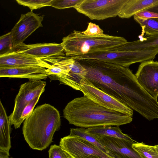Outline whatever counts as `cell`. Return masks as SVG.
<instances>
[{
    "label": "cell",
    "mask_w": 158,
    "mask_h": 158,
    "mask_svg": "<svg viewBox=\"0 0 158 158\" xmlns=\"http://www.w3.org/2000/svg\"><path fill=\"white\" fill-rule=\"evenodd\" d=\"M77 60L87 71L86 78L104 93L140 114L151 106L153 98L128 67L94 59Z\"/></svg>",
    "instance_id": "cell-1"
},
{
    "label": "cell",
    "mask_w": 158,
    "mask_h": 158,
    "mask_svg": "<svg viewBox=\"0 0 158 158\" xmlns=\"http://www.w3.org/2000/svg\"><path fill=\"white\" fill-rule=\"evenodd\" d=\"M63 116L70 124L81 128L120 126L131 122V117L107 109L86 96L74 98L63 110Z\"/></svg>",
    "instance_id": "cell-2"
},
{
    "label": "cell",
    "mask_w": 158,
    "mask_h": 158,
    "mask_svg": "<svg viewBox=\"0 0 158 158\" xmlns=\"http://www.w3.org/2000/svg\"><path fill=\"white\" fill-rule=\"evenodd\" d=\"M61 125L59 111L45 103L36 107L24 120L23 134L31 148L42 151L52 143L54 133L60 130Z\"/></svg>",
    "instance_id": "cell-3"
},
{
    "label": "cell",
    "mask_w": 158,
    "mask_h": 158,
    "mask_svg": "<svg viewBox=\"0 0 158 158\" xmlns=\"http://www.w3.org/2000/svg\"><path fill=\"white\" fill-rule=\"evenodd\" d=\"M127 42L124 37L105 34L87 36L73 31L62 39L61 43L67 56H81L110 50Z\"/></svg>",
    "instance_id": "cell-4"
},
{
    "label": "cell",
    "mask_w": 158,
    "mask_h": 158,
    "mask_svg": "<svg viewBox=\"0 0 158 158\" xmlns=\"http://www.w3.org/2000/svg\"><path fill=\"white\" fill-rule=\"evenodd\" d=\"M158 54V49L141 50H129L125 44L109 50L74 56V59H94L128 67L136 63L153 60Z\"/></svg>",
    "instance_id": "cell-5"
},
{
    "label": "cell",
    "mask_w": 158,
    "mask_h": 158,
    "mask_svg": "<svg viewBox=\"0 0 158 158\" xmlns=\"http://www.w3.org/2000/svg\"><path fill=\"white\" fill-rule=\"evenodd\" d=\"M127 0H83L74 8L91 20L115 17Z\"/></svg>",
    "instance_id": "cell-6"
},
{
    "label": "cell",
    "mask_w": 158,
    "mask_h": 158,
    "mask_svg": "<svg viewBox=\"0 0 158 158\" xmlns=\"http://www.w3.org/2000/svg\"><path fill=\"white\" fill-rule=\"evenodd\" d=\"M46 82L41 80H30L20 86L15 99L13 110L9 116L11 125L16 129L21 126L20 120L23 110L27 105L44 92Z\"/></svg>",
    "instance_id": "cell-7"
},
{
    "label": "cell",
    "mask_w": 158,
    "mask_h": 158,
    "mask_svg": "<svg viewBox=\"0 0 158 158\" xmlns=\"http://www.w3.org/2000/svg\"><path fill=\"white\" fill-rule=\"evenodd\" d=\"M59 145L71 158H115L78 136L69 135L64 137Z\"/></svg>",
    "instance_id": "cell-8"
},
{
    "label": "cell",
    "mask_w": 158,
    "mask_h": 158,
    "mask_svg": "<svg viewBox=\"0 0 158 158\" xmlns=\"http://www.w3.org/2000/svg\"><path fill=\"white\" fill-rule=\"evenodd\" d=\"M80 89L84 96L99 105L132 116V110L97 88L86 78L81 81Z\"/></svg>",
    "instance_id": "cell-9"
},
{
    "label": "cell",
    "mask_w": 158,
    "mask_h": 158,
    "mask_svg": "<svg viewBox=\"0 0 158 158\" xmlns=\"http://www.w3.org/2000/svg\"><path fill=\"white\" fill-rule=\"evenodd\" d=\"M44 17V15L39 16L33 11L21 15L19 19L10 31L15 49L35 30L43 26Z\"/></svg>",
    "instance_id": "cell-10"
},
{
    "label": "cell",
    "mask_w": 158,
    "mask_h": 158,
    "mask_svg": "<svg viewBox=\"0 0 158 158\" xmlns=\"http://www.w3.org/2000/svg\"><path fill=\"white\" fill-rule=\"evenodd\" d=\"M137 81L150 96L158 97V62L151 60L142 62L135 75Z\"/></svg>",
    "instance_id": "cell-11"
},
{
    "label": "cell",
    "mask_w": 158,
    "mask_h": 158,
    "mask_svg": "<svg viewBox=\"0 0 158 158\" xmlns=\"http://www.w3.org/2000/svg\"><path fill=\"white\" fill-rule=\"evenodd\" d=\"M95 136L100 143L115 158H142L133 147L134 141L107 136Z\"/></svg>",
    "instance_id": "cell-12"
},
{
    "label": "cell",
    "mask_w": 158,
    "mask_h": 158,
    "mask_svg": "<svg viewBox=\"0 0 158 158\" xmlns=\"http://www.w3.org/2000/svg\"><path fill=\"white\" fill-rule=\"evenodd\" d=\"M15 51L34 57L42 59L55 56H64L61 43H38L27 44L23 43L18 46Z\"/></svg>",
    "instance_id": "cell-13"
},
{
    "label": "cell",
    "mask_w": 158,
    "mask_h": 158,
    "mask_svg": "<svg viewBox=\"0 0 158 158\" xmlns=\"http://www.w3.org/2000/svg\"><path fill=\"white\" fill-rule=\"evenodd\" d=\"M46 69L36 66L0 67V77L44 80L48 77Z\"/></svg>",
    "instance_id": "cell-14"
},
{
    "label": "cell",
    "mask_w": 158,
    "mask_h": 158,
    "mask_svg": "<svg viewBox=\"0 0 158 158\" xmlns=\"http://www.w3.org/2000/svg\"><path fill=\"white\" fill-rule=\"evenodd\" d=\"M50 66L41 59L16 51L0 56V67L36 66L48 69Z\"/></svg>",
    "instance_id": "cell-15"
},
{
    "label": "cell",
    "mask_w": 158,
    "mask_h": 158,
    "mask_svg": "<svg viewBox=\"0 0 158 158\" xmlns=\"http://www.w3.org/2000/svg\"><path fill=\"white\" fill-rule=\"evenodd\" d=\"M11 125L5 109L0 102V158L8 157L11 147Z\"/></svg>",
    "instance_id": "cell-16"
},
{
    "label": "cell",
    "mask_w": 158,
    "mask_h": 158,
    "mask_svg": "<svg viewBox=\"0 0 158 158\" xmlns=\"http://www.w3.org/2000/svg\"><path fill=\"white\" fill-rule=\"evenodd\" d=\"M158 4V0H127L118 16L122 19H129Z\"/></svg>",
    "instance_id": "cell-17"
},
{
    "label": "cell",
    "mask_w": 158,
    "mask_h": 158,
    "mask_svg": "<svg viewBox=\"0 0 158 158\" xmlns=\"http://www.w3.org/2000/svg\"><path fill=\"white\" fill-rule=\"evenodd\" d=\"M70 70L64 84L77 90H80V84L81 80L86 78L88 72L78 61L74 59L70 65Z\"/></svg>",
    "instance_id": "cell-18"
},
{
    "label": "cell",
    "mask_w": 158,
    "mask_h": 158,
    "mask_svg": "<svg viewBox=\"0 0 158 158\" xmlns=\"http://www.w3.org/2000/svg\"><path fill=\"white\" fill-rule=\"evenodd\" d=\"M86 131L88 133L96 136H107L134 141L129 135L122 132L119 126L94 127L87 128Z\"/></svg>",
    "instance_id": "cell-19"
},
{
    "label": "cell",
    "mask_w": 158,
    "mask_h": 158,
    "mask_svg": "<svg viewBox=\"0 0 158 158\" xmlns=\"http://www.w3.org/2000/svg\"><path fill=\"white\" fill-rule=\"evenodd\" d=\"M139 40L127 42L125 45L130 51L158 49V35L147 37L138 36Z\"/></svg>",
    "instance_id": "cell-20"
},
{
    "label": "cell",
    "mask_w": 158,
    "mask_h": 158,
    "mask_svg": "<svg viewBox=\"0 0 158 158\" xmlns=\"http://www.w3.org/2000/svg\"><path fill=\"white\" fill-rule=\"evenodd\" d=\"M135 20L142 27V33L139 36L147 37L158 35V19H144L134 16Z\"/></svg>",
    "instance_id": "cell-21"
},
{
    "label": "cell",
    "mask_w": 158,
    "mask_h": 158,
    "mask_svg": "<svg viewBox=\"0 0 158 158\" xmlns=\"http://www.w3.org/2000/svg\"><path fill=\"white\" fill-rule=\"evenodd\" d=\"M69 135L80 137L94 144L106 153L113 157L100 143L95 136L87 132L85 128L80 127L71 128Z\"/></svg>",
    "instance_id": "cell-22"
},
{
    "label": "cell",
    "mask_w": 158,
    "mask_h": 158,
    "mask_svg": "<svg viewBox=\"0 0 158 158\" xmlns=\"http://www.w3.org/2000/svg\"><path fill=\"white\" fill-rule=\"evenodd\" d=\"M132 147L142 158H158V152L154 146L147 145L143 142H136L133 144Z\"/></svg>",
    "instance_id": "cell-23"
},
{
    "label": "cell",
    "mask_w": 158,
    "mask_h": 158,
    "mask_svg": "<svg viewBox=\"0 0 158 158\" xmlns=\"http://www.w3.org/2000/svg\"><path fill=\"white\" fill-rule=\"evenodd\" d=\"M15 51L10 31L0 36V56Z\"/></svg>",
    "instance_id": "cell-24"
},
{
    "label": "cell",
    "mask_w": 158,
    "mask_h": 158,
    "mask_svg": "<svg viewBox=\"0 0 158 158\" xmlns=\"http://www.w3.org/2000/svg\"><path fill=\"white\" fill-rule=\"evenodd\" d=\"M52 0H16L19 5L27 6L31 11L49 6Z\"/></svg>",
    "instance_id": "cell-25"
},
{
    "label": "cell",
    "mask_w": 158,
    "mask_h": 158,
    "mask_svg": "<svg viewBox=\"0 0 158 158\" xmlns=\"http://www.w3.org/2000/svg\"><path fill=\"white\" fill-rule=\"evenodd\" d=\"M83 0H52L49 6L56 9H63L74 8Z\"/></svg>",
    "instance_id": "cell-26"
},
{
    "label": "cell",
    "mask_w": 158,
    "mask_h": 158,
    "mask_svg": "<svg viewBox=\"0 0 158 158\" xmlns=\"http://www.w3.org/2000/svg\"><path fill=\"white\" fill-rule=\"evenodd\" d=\"M49 158H71L69 155L59 145H51L48 151Z\"/></svg>",
    "instance_id": "cell-27"
},
{
    "label": "cell",
    "mask_w": 158,
    "mask_h": 158,
    "mask_svg": "<svg viewBox=\"0 0 158 158\" xmlns=\"http://www.w3.org/2000/svg\"><path fill=\"white\" fill-rule=\"evenodd\" d=\"M40 96L41 95H39L36 97L28 103L24 108L20 118V123L21 125L32 112L35 105L37 103L39 100Z\"/></svg>",
    "instance_id": "cell-28"
},
{
    "label": "cell",
    "mask_w": 158,
    "mask_h": 158,
    "mask_svg": "<svg viewBox=\"0 0 158 158\" xmlns=\"http://www.w3.org/2000/svg\"><path fill=\"white\" fill-rule=\"evenodd\" d=\"M103 31L98 25L91 22L89 23L88 27L85 30L81 31V33L87 36L103 35L104 34Z\"/></svg>",
    "instance_id": "cell-29"
},
{
    "label": "cell",
    "mask_w": 158,
    "mask_h": 158,
    "mask_svg": "<svg viewBox=\"0 0 158 158\" xmlns=\"http://www.w3.org/2000/svg\"><path fill=\"white\" fill-rule=\"evenodd\" d=\"M135 15L144 19H158V14L147 10L141 11Z\"/></svg>",
    "instance_id": "cell-30"
},
{
    "label": "cell",
    "mask_w": 158,
    "mask_h": 158,
    "mask_svg": "<svg viewBox=\"0 0 158 158\" xmlns=\"http://www.w3.org/2000/svg\"><path fill=\"white\" fill-rule=\"evenodd\" d=\"M147 10L158 14V4L155 6Z\"/></svg>",
    "instance_id": "cell-31"
},
{
    "label": "cell",
    "mask_w": 158,
    "mask_h": 158,
    "mask_svg": "<svg viewBox=\"0 0 158 158\" xmlns=\"http://www.w3.org/2000/svg\"><path fill=\"white\" fill-rule=\"evenodd\" d=\"M154 146L156 150L158 152V145H155Z\"/></svg>",
    "instance_id": "cell-32"
},
{
    "label": "cell",
    "mask_w": 158,
    "mask_h": 158,
    "mask_svg": "<svg viewBox=\"0 0 158 158\" xmlns=\"http://www.w3.org/2000/svg\"><path fill=\"white\" fill-rule=\"evenodd\" d=\"M9 158V157H6V158Z\"/></svg>",
    "instance_id": "cell-33"
}]
</instances>
